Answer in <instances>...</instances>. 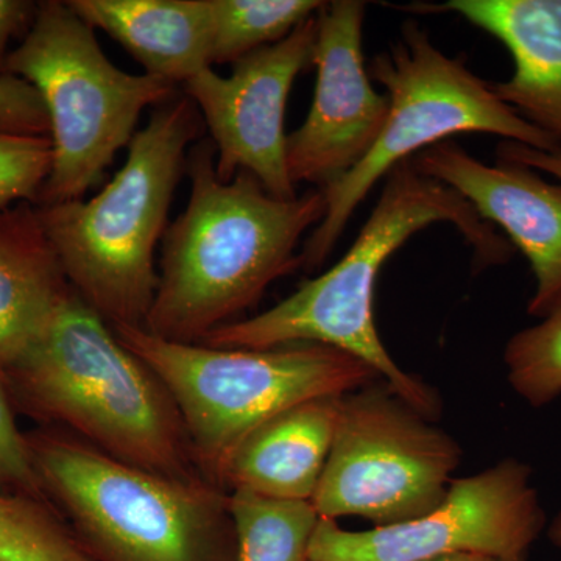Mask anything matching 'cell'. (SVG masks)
I'll list each match as a JSON object with an SVG mask.
<instances>
[{
    "instance_id": "52a82bcc",
    "label": "cell",
    "mask_w": 561,
    "mask_h": 561,
    "mask_svg": "<svg viewBox=\"0 0 561 561\" xmlns=\"http://www.w3.org/2000/svg\"><path fill=\"white\" fill-rule=\"evenodd\" d=\"M368 76L386 88L389 114L364 160L320 190L324 216L300 251L306 272L327 261L354 210L382 176L454 135L486 133L535 150H560L548 135L502 102L489 81L472 73L465 58H451L437 49L415 21L405 22L400 41L373 58Z\"/></svg>"
},
{
    "instance_id": "f1b7e54d",
    "label": "cell",
    "mask_w": 561,
    "mask_h": 561,
    "mask_svg": "<svg viewBox=\"0 0 561 561\" xmlns=\"http://www.w3.org/2000/svg\"><path fill=\"white\" fill-rule=\"evenodd\" d=\"M308 561H313V560H308Z\"/></svg>"
},
{
    "instance_id": "ffe728a7",
    "label": "cell",
    "mask_w": 561,
    "mask_h": 561,
    "mask_svg": "<svg viewBox=\"0 0 561 561\" xmlns=\"http://www.w3.org/2000/svg\"><path fill=\"white\" fill-rule=\"evenodd\" d=\"M0 561H98L49 500L0 493Z\"/></svg>"
},
{
    "instance_id": "cb8c5ba5",
    "label": "cell",
    "mask_w": 561,
    "mask_h": 561,
    "mask_svg": "<svg viewBox=\"0 0 561 561\" xmlns=\"http://www.w3.org/2000/svg\"><path fill=\"white\" fill-rule=\"evenodd\" d=\"M0 131L49 136L50 122L39 92L21 77H0Z\"/></svg>"
},
{
    "instance_id": "277c9868",
    "label": "cell",
    "mask_w": 561,
    "mask_h": 561,
    "mask_svg": "<svg viewBox=\"0 0 561 561\" xmlns=\"http://www.w3.org/2000/svg\"><path fill=\"white\" fill-rule=\"evenodd\" d=\"M203 119L186 94L157 106L128 157L91 201L38 206L70 287L110 327H144L160 275L154 249Z\"/></svg>"
},
{
    "instance_id": "9a60e30c",
    "label": "cell",
    "mask_w": 561,
    "mask_h": 561,
    "mask_svg": "<svg viewBox=\"0 0 561 561\" xmlns=\"http://www.w3.org/2000/svg\"><path fill=\"white\" fill-rule=\"evenodd\" d=\"M73 294L38 206L0 209V371L16 368Z\"/></svg>"
},
{
    "instance_id": "ac0fdd59",
    "label": "cell",
    "mask_w": 561,
    "mask_h": 561,
    "mask_svg": "<svg viewBox=\"0 0 561 561\" xmlns=\"http://www.w3.org/2000/svg\"><path fill=\"white\" fill-rule=\"evenodd\" d=\"M239 540L238 561H308L320 522L308 501H278L250 491L230 493Z\"/></svg>"
},
{
    "instance_id": "484cf974",
    "label": "cell",
    "mask_w": 561,
    "mask_h": 561,
    "mask_svg": "<svg viewBox=\"0 0 561 561\" xmlns=\"http://www.w3.org/2000/svg\"><path fill=\"white\" fill-rule=\"evenodd\" d=\"M497 160L526 165L531 171L546 172L561 181V150H535L523 144L505 140L497 147Z\"/></svg>"
},
{
    "instance_id": "30bf717a",
    "label": "cell",
    "mask_w": 561,
    "mask_h": 561,
    "mask_svg": "<svg viewBox=\"0 0 561 561\" xmlns=\"http://www.w3.org/2000/svg\"><path fill=\"white\" fill-rule=\"evenodd\" d=\"M531 471L505 459L449 483L437 507L412 522L346 530L320 518L309 546L313 561H426L451 553H483L526 561L546 516Z\"/></svg>"
},
{
    "instance_id": "7402d4cb",
    "label": "cell",
    "mask_w": 561,
    "mask_h": 561,
    "mask_svg": "<svg viewBox=\"0 0 561 561\" xmlns=\"http://www.w3.org/2000/svg\"><path fill=\"white\" fill-rule=\"evenodd\" d=\"M54 149L49 136L0 131V209L18 203L36 205L49 179Z\"/></svg>"
},
{
    "instance_id": "83f0119b",
    "label": "cell",
    "mask_w": 561,
    "mask_h": 561,
    "mask_svg": "<svg viewBox=\"0 0 561 561\" xmlns=\"http://www.w3.org/2000/svg\"><path fill=\"white\" fill-rule=\"evenodd\" d=\"M548 537L556 548L561 549V512L553 518L551 526H549Z\"/></svg>"
},
{
    "instance_id": "2e32d148",
    "label": "cell",
    "mask_w": 561,
    "mask_h": 561,
    "mask_svg": "<svg viewBox=\"0 0 561 561\" xmlns=\"http://www.w3.org/2000/svg\"><path fill=\"white\" fill-rule=\"evenodd\" d=\"M341 398L301 402L251 431L225 461L220 485L311 502L330 457Z\"/></svg>"
},
{
    "instance_id": "d6986e66",
    "label": "cell",
    "mask_w": 561,
    "mask_h": 561,
    "mask_svg": "<svg viewBox=\"0 0 561 561\" xmlns=\"http://www.w3.org/2000/svg\"><path fill=\"white\" fill-rule=\"evenodd\" d=\"M319 0H209L213 16L210 62H234L286 38L316 16Z\"/></svg>"
},
{
    "instance_id": "603a6c76",
    "label": "cell",
    "mask_w": 561,
    "mask_h": 561,
    "mask_svg": "<svg viewBox=\"0 0 561 561\" xmlns=\"http://www.w3.org/2000/svg\"><path fill=\"white\" fill-rule=\"evenodd\" d=\"M0 489L7 493L28 494L47 500L39 481L31 446L18 430L7 390L5 378L0 371Z\"/></svg>"
},
{
    "instance_id": "8992f818",
    "label": "cell",
    "mask_w": 561,
    "mask_h": 561,
    "mask_svg": "<svg viewBox=\"0 0 561 561\" xmlns=\"http://www.w3.org/2000/svg\"><path fill=\"white\" fill-rule=\"evenodd\" d=\"M111 331L171 393L195 463L217 485L232 449L265 421L301 402L382 381L365 362L320 343L227 350L164 341L127 324Z\"/></svg>"
},
{
    "instance_id": "5b68a950",
    "label": "cell",
    "mask_w": 561,
    "mask_h": 561,
    "mask_svg": "<svg viewBox=\"0 0 561 561\" xmlns=\"http://www.w3.org/2000/svg\"><path fill=\"white\" fill-rule=\"evenodd\" d=\"M47 500L98 561H238L230 493L106 456L70 434L27 437Z\"/></svg>"
},
{
    "instance_id": "5bb4252c",
    "label": "cell",
    "mask_w": 561,
    "mask_h": 561,
    "mask_svg": "<svg viewBox=\"0 0 561 561\" xmlns=\"http://www.w3.org/2000/svg\"><path fill=\"white\" fill-rule=\"evenodd\" d=\"M404 10L456 13L501 41L515 69L491 88L561 150V0H449Z\"/></svg>"
},
{
    "instance_id": "6da1fadb",
    "label": "cell",
    "mask_w": 561,
    "mask_h": 561,
    "mask_svg": "<svg viewBox=\"0 0 561 561\" xmlns=\"http://www.w3.org/2000/svg\"><path fill=\"white\" fill-rule=\"evenodd\" d=\"M191 197L162 238L157 294L144 330L198 343L238 321L280 276L301 267L305 232L324 216L321 191L279 201L249 172L216 173V147L195 144L186 160Z\"/></svg>"
},
{
    "instance_id": "ba28073f",
    "label": "cell",
    "mask_w": 561,
    "mask_h": 561,
    "mask_svg": "<svg viewBox=\"0 0 561 561\" xmlns=\"http://www.w3.org/2000/svg\"><path fill=\"white\" fill-rule=\"evenodd\" d=\"M5 72L35 87L49 114L54 162L38 206L83 201L117 151L131 142L144 110L179 92L169 81L114 66L94 28L58 0L38 3L31 31L7 58Z\"/></svg>"
},
{
    "instance_id": "9c48e42d",
    "label": "cell",
    "mask_w": 561,
    "mask_h": 561,
    "mask_svg": "<svg viewBox=\"0 0 561 561\" xmlns=\"http://www.w3.org/2000/svg\"><path fill=\"white\" fill-rule=\"evenodd\" d=\"M431 421L386 382L343 394L330 457L311 501L320 518L362 516L391 526L437 507L461 449Z\"/></svg>"
},
{
    "instance_id": "4fadbf2b",
    "label": "cell",
    "mask_w": 561,
    "mask_h": 561,
    "mask_svg": "<svg viewBox=\"0 0 561 561\" xmlns=\"http://www.w3.org/2000/svg\"><path fill=\"white\" fill-rule=\"evenodd\" d=\"M411 162L421 175L451 187L483 220L507 232L537 280L527 311L540 319L551 311L561 298V184L515 162L483 164L449 140L420 151Z\"/></svg>"
},
{
    "instance_id": "4316f807",
    "label": "cell",
    "mask_w": 561,
    "mask_h": 561,
    "mask_svg": "<svg viewBox=\"0 0 561 561\" xmlns=\"http://www.w3.org/2000/svg\"><path fill=\"white\" fill-rule=\"evenodd\" d=\"M426 561H513L500 559V557L483 556V553H451V556L437 557Z\"/></svg>"
},
{
    "instance_id": "e0dca14e",
    "label": "cell",
    "mask_w": 561,
    "mask_h": 561,
    "mask_svg": "<svg viewBox=\"0 0 561 561\" xmlns=\"http://www.w3.org/2000/svg\"><path fill=\"white\" fill-rule=\"evenodd\" d=\"M92 28L130 51L147 76L184 84L210 68L209 0H69Z\"/></svg>"
},
{
    "instance_id": "44dd1931",
    "label": "cell",
    "mask_w": 561,
    "mask_h": 561,
    "mask_svg": "<svg viewBox=\"0 0 561 561\" xmlns=\"http://www.w3.org/2000/svg\"><path fill=\"white\" fill-rule=\"evenodd\" d=\"M508 382L534 408L561 394V298L540 323L513 335L505 346Z\"/></svg>"
},
{
    "instance_id": "3957f363",
    "label": "cell",
    "mask_w": 561,
    "mask_h": 561,
    "mask_svg": "<svg viewBox=\"0 0 561 561\" xmlns=\"http://www.w3.org/2000/svg\"><path fill=\"white\" fill-rule=\"evenodd\" d=\"M3 378L33 412L113 459L169 478H205L171 393L76 291Z\"/></svg>"
},
{
    "instance_id": "7c38bea8",
    "label": "cell",
    "mask_w": 561,
    "mask_h": 561,
    "mask_svg": "<svg viewBox=\"0 0 561 561\" xmlns=\"http://www.w3.org/2000/svg\"><path fill=\"white\" fill-rule=\"evenodd\" d=\"M365 9L359 0H337L317 11L316 94L308 117L286 139L294 186H330L356 168L381 135L390 102L375 91L365 68Z\"/></svg>"
},
{
    "instance_id": "8fae6325",
    "label": "cell",
    "mask_w": 561,
    "mask_h": 561,
    "mask_svg": "<svg viewBox=\"0 0 561 561\" xmlns=\"http://www.w3.org/2000/svg\"><path fill=\"white\" fill-rule=\"evenodd\" d=\"M317 14L286 38L232 62L231 76L206 68L183 84L216 147V173L249 172L272 197L294 201L286 165L284 117L291 84L312 62Z\"/></svg>"
},
{
    "instance_id": "d4e9b609",
    "label": "cell",
    "mask_w": 561,
    "mask_h": 561,
    "mask_svg": "<svg viewBox=\"0 0 561 561\" xmlns=\"http://www.w3.org/2000/svg\"><path fill=\"white\" fill-rule=\"evenodd\" d=\"M38 3L28 0H0V77L7 76L10 41L31 31Z\"/></svg>"
},
{
    "instance_id": "7a4b0ae2",
    "label": "cell",
    "mask_w": 561,
    "mask_h": 561,
    "mask_svg": "<svg viewBox=\"0 0 561 561\" xmlns=\"http://www.w3.org/2000/svg\"><path fill=\"white\" fill-rule=\"evenodd\" d=\"M449 221L483 267L511 260L513 245L497 234L451 187L421 175L411 160L387 175L378 205L348 253L319 278L308 280L275 308L210 331L198 345L267 350L320 343L345 351L378 373L398 397L434 420L437 391L402 370L386 350L375 323V289L382 265L409 238L432 224Z\"/></svg>"
}]
</instances>
